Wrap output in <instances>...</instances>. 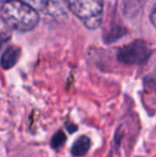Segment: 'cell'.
Listing matches in <instances>:
<instances>
[{"mask_svg":"<svg viewBox=\"0 0 156 157\" xmlns=\"http://www.w3.org/2000/svg\"><path fill=\"white\" fill-rule=\"evenodd\" d=\"M19 1L28 4L36 11H44L47 6L49 0H19Z\"/></svg>","mask_w":156,"mask_h":157,"instance_id":"ba28073f","label":"cell"},{"mask_svg":"<svg viewBox=\"0 0 156 157\" xmlns=\"http://www.w3.org/2000/svg\"><path fill=\"white\" fill-rule=\"evenodd\" d=\"M65 140H67V136H65V134L62 132V130H58V132L52 136L51 141H50V145H51L52 149L57 150L64 144Z\"/></svg>","mask_w":156,"mask_h":157,"instance_id":"52a82bcc","label":"cell"},{"mask_svg":"<svg viewBox=\"0 0 156 157\" xmlns=\"http://www.w3.org/2000/svg\"><path fill=\"white\" fill-rule=\"evenodd\" d=\"M150 21H151V23H152V25L156 28V4L154 6V8H153L152 12H151Z\"/></svg>","mask_w":156,"mask_h":157,"instance_id":"9c48e42d","label":"cell"},{"mask_svg":"<svg viewBox=\"0 0 156 157\" xmlns=\"http://www.w3.org/2000/svg\"><path fill=\"white\" fill-rule=\"evenodd\" d=\"M151 54L152 52L146 42L142 40H136L121 47L118 50L117 58L123 64L140 65L149 60Z\"/></svg>","mask_w":156,"mask_h":157,"instance_id":"3957f363","label":"cell"},{"mask_svg":"<svg viewBox=\"0 0 156 157\" xmlns=\"http://www.w3.org/2000/svg\"><path fill=\"white\" fill-rule=\"evenodd\" d=\"M69 4L71 12L88 29L100 27L104 11L103 0H69Z\"/></svg>","mask_w":156,"mask_h":157,"instance_id":"7a4b0ae2","label":"cell"},{"mask_svg":"<svg viewBox=\"0 0 156 157\" xmlns=\"http://www.w3.org/2000/svg\"><path fill=\"white\" fill-rule=\"evenodd\" d=\"M67 128L70 130V132H71V134H73V132H75L76 129H77V127H76L75 125H73V124H67Z\"/></svg>","mask_w":156,"mask_h":157,"instance_id":"30bf717a","label":"cell"},{"mask_svg":"<svg viewBox=\"0 0 156 157\" xmlns=\"http://www.w3.org/2000/svg\"><path fill=\"white\" fill-rule=\"evenodd\" d=\"M90 147H91L90 139L87 136H80L72 145L71 153L73 156L82 157L89 152Z\"/></svg>","mask_w":156,"mask_h":157,"instance_id":"8992f818","label":"cell"},{"mask_svg":"<svg viewBox=\"0 0 156 157\" xmlns=\"http://www.w3.org/2000/svg\"><path fill=\"white\" fill-rule=\"evenodd\" d=\"M21 55V49L16 46H10L6 49L1 57V65L4 70L12 68L17 63Z\"/></svg>","mask_w":156,"mask_h":157,"instance_id":"5b68a950","label":"cell"},{"mask_svg":"<svg viewBox=\"0 0 156 157\" xmlns=\"http://www.w3.org/2000/svg\"><path fill=\"white\" fill-rule=\"evenodd\" d=\"M1 21L13 30L28 32L38 26V11L19 0H6L1 6Z\"/></svg>","mask_w":156,"mask_h":157,"instance_id":"6da1fadb","label":"cell"},{"mask_svg":"<svg viewBox=\"0 0 156 157\" xmlns=\"http://www.w3.org/2000/svg\"><path fill=\"white\" fill-rule=\"evenodd\" d=\"M44 12L57 21H65L71 12L69 0H49Z\"/></svg>","mask_w":156,"mask_h":157,"instance_id":"277c9868","label":"cell"}]
</instances>
